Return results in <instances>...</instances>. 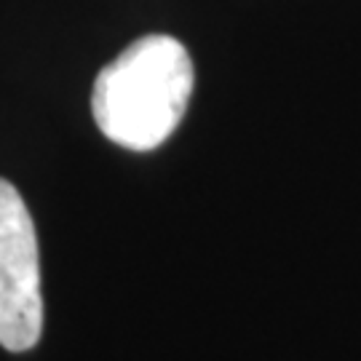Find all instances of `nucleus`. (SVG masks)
Returning <instances> with one entry per match:
<instances>
[{
	"label": "nucleus",
	"instance_id": "obj_1",
	"mask_svg": "<svg viewBox=\"0 0 361 361\" xmlns=\"http://www.w3.org/2000/svg\"><path fill=\"white\" fill-rule=\"evenodd\" d=\"M195 86L193 59L171 35H145L99 70L91 116L110 142L147 153L177 131Z\"/></svg>",
	"mask_w": 361,
	"mask_h": 361
},
{
	"label": "nucleus",
	"instance_id": "obj_2",
	"mask_svg": "<svg viewBox=\"0 0 361 361\" xmlns=\"http://www.w3.org/2000/svg\"><path fill=\"white\" fill-rule=\"evenodd\" d=\"M43 335L40 252L25 198L0 180V345L11 353L38 345Z\"/></svg>",
	"mask_w": 361,
	"mask_h": 361
}]
</instances>
